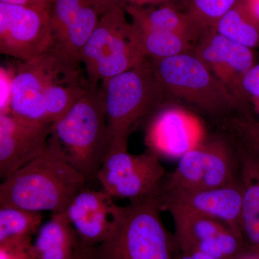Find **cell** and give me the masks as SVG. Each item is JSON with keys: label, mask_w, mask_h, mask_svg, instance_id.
<instances>
[{"label": "cell", "mask_w": 259, "mask_h": 259, "mask_svg": "<svg viewBox=\"0 0 259 259\" xmlns=\"http://www.w3.org/2000/svg\"><path fill=\"white\" fill-rule=\"evenodd\" d=\"M111 142L103 90L90 87L53 125L48 148L89 181L97 179Z\"/></svg>", "instance_id": "cell-1"}, {"label": "cell", "mask_w": 259, "mask_h": 259, "mask_svg": "<svg viewBox=\"0 0 259 259\" xmlns=\"http://www.w3.org/2000/svg\"><path fill=\"white\" fill-rule=\"evenodd\" d=\"M88 182L49 148L44 154L3 181L0 206L42 212H66Z\"/></svg>", "instance_id": "cell-2"}, {"label": "cell", "mask_w": 259, "mask_h": 259, "mask_svg": "<svg viewBox=\"0 0 259 259\" xmlns=\"http://www.w3.org/2000/svg\"><path fill=\"white\" fill-rule=\"evenodd\" d=\"M158 196L130 202L115 233L93 248L97 259H175L177 245L162 221Z\"/></svg>", "instance_id": "cell-3"}, {"label": "cell", "mask_w": 259, "mask_h": 259, "mask_svg": "<svg viewBox=\"0 0 259 259\" xmlns=\"http://www.w3.org/2000/svg\"><path fill=\"white\" fill-rule=\"evenodd\" d=\"M153 73L165 95L181 99L201 111L223 116L242 106L193 51L163 58H150Z\"/></svg>", "instance_id": "cell-4"}, {"label": "cell", "mask_w": 259, "mask_h": 259, "mask_svg": "<svg viewBox=\"0 0 259 259\" xmlns=\"http://www.w3.org/2000/svg\"><path fill=\"white\" fill-rule=\"evenodd\" d=\"M102 89L111 143L127 144L133 131L160 108L165 96L148 58L109 79Z\"/></svg>", "instance_id": "cell-5"}, {"label": "cell", "mask_w": 259, "mask_h": 259, "mask_svg": "<svg viewBox=\"0 0 259 259\" xmlns=\"http://www.w3.org/2000/svg\"><path fill=\"white\" fill-rule=\"evenodd\" d=\"M124 6L108 7L83 47L81 62L85 66L89 87L102 82L132 69L146 59L131 35Z\"/></svg>", "instance_id": "cell-6"}, {"label": "cell", "mask_w": 259, "mask_h": 259, "mask_svg": "<svg viewBox=\"0 0 259 259\" xmlns=\"http://www.w3.org/2000/svg\"><path fill=\"white\" fill-rule=\"evenodd\" d=\"M228 132L206 136L197 147L182 156L175 171L167 175L161 191L204 190L239 180L236 142Z\"/></svg>", "instance_id": "cell-7"}, {"label": "cell", "mask_w": 259, "mask_h": 259, "mask_svg": "<svg viewBox=\"0 0 259 259\" xmlns=\"http://www.w3.org/2000/svg\"><path fill=\"white\" fill-rule=\"evenodd\" d=\"M79 64L53 49L21 61L10 84L8 112L28 122L50 125L46 119V95L56 83L81 76Z\"/></svg>", "instance_id": "cell-8"}, {"label": "cell", "mask_w": 259, "mask_h": 259, "mask_svg": "<svg viewBox=\"0 0 259 259\" xmlns=\"http://www.w3.org/2000/svg\"><path fill=\"white\" fill-rule=\"evenodd\" d=\"M166 176L161 158L156 153L147 149L132 154L127 151V145L111 144L97 180L113 198L133 202L159 196Z\"/></svg>", "instance_id": "cell-9"}, {"label": "cell", "mask_w": 259, "mask_h": 259, "mask_svg": "<svg viewBox=\"0 0 259 259\" xmlns=\"http://www.w3.org/2000/svg\"><path fill=\"white\" fill-rule=\"evenodd\" d=\"M50 10L0 3V52L26 61L54 49Z\"/></svg>", "instance_id": "cell-10"}, {"label": "cell", "mask_w": 259, "mask_h": 259, "mask_svg": "<svg viewBox=\"0 0 259 259\" xmlns=\"http://www.w3.org/2000/svg\"><path fill=\"white\" fill-rule=\"evenodd\" d=\"M175 225L178 249L217 259H238L246 253L243 238L214 218L178 207H168Z\"/></svg>", "instance_id": "cell-11"}, {"label": "cell", "mask_w": 259, "mask_h": 259, "mask_svg": "<svg viewBox=\"0 0 259 259\" xmlns=\"http://www.w3.org/2000/svg\"><path fill=\"white\" fill-rule=\"evenodd\" d=\"M194 53L245 109L247 100L242 83L253 67V49L232 41L214 29L204 32L194 46Z\"/></svg>", "instance_id": "cell-12"}, {"label": "cell", "mask_w": 259, "mask_h": 259, "mask_svg": "<svg viewBox=\"0 0 259 259\" xmlns=\"http://www.w3.org/2000/svg\"><path fill=\"white\" fill-rule=\"evenodd\" d=\"M105 190L83 189L66 210L81 245L95 248L112 236L120 226L126 206L117 205Z\"/></svg>", "instance_id": "cell-13"}, {"label": "cell", "mask_w": 259, "mask_h": 259, "mask_svg": "<svg viewBox=\"0 0 259 259\" xmlns=\"http://www.w3.org/2000/svg\"><path fill=\"white\" fill-rule=\"evenodd\" d=\"M158 199L163 211L178 207L214 218L242 237L243 187L240 178L228 185L204 190H162Z\"/></svg>", "instance_id": "cell-14"}, {"label": "cell", "mask_w": 259, "mask_h": 259, "mask_svg": "<svg viewBox=\"0 0 259 259\" xmlns=\"http://www.w3.org/2000/svg\"><path fill=\"white\" fill-rule=\"evenodd\" d=\"M202 122L192 112L180 107L156 112L146 130L148 150L158 157L180 158L206 138Z\"/></svg>", "instance_id": "cell-15"}, {"label": "cell", "mask_w": 259, "mask_h": 259, "mask_svg": "<svg viewBox=\"0 0 259 259\" xmlns=\"http://www.w3.org/2000/svg\"><path fill=\"white\" fill-rule=\"evenodd\" d=\"M52 126L0 115V178L3 181L47 151Z\"/></svg>", "instance_id": "cell-16"}, {"label": "cell", "mask_w": 259, "mask_h": 259, "mask_svg": "<svg viewBox=\"0 0 259 259\" xmlns=\"http://www.w3.org/2000/svg\"><path fill=\"white\" fill-rule=\"evenodd\" d=\"M236 142L243 187L241 233L247 252L259 255V152L230 127Z\"/></svg>", "instance_id": "cell-17"}, {"label": "cell", "mask_w": 259, "mask_h": 259, "mask_svg": "<svg viewBox=\"0 0 259 259\" xmlns=\"http://www.w3.org/2000/svg\"><path fill=\"white\" fill-rule=\"evenodd\" d=\"M35 236L32 248L36 259H74L81 245L65 212L51 213Z\"/></svg>", "instance_id": "cell-18"}, {"label": "cell", "mask_w": 259, "mask_h": 259, "mask_svg": "<svg viewBox=\"0 0 259 259\" xmlns=\"http://www.w3.org/2000/svg\"><path fill=\"white\" fill-rule=\"evenodd\" d=\"M174 4L161 5L158 8L125 5L124 8L132 18L131 23L140 28L173 32L196 44L202 32L185 10L178 9Z\"/></svg>", "instance_id": "cell-19"}, {"label": "cell", "mask_w": 259, "mask_h": 259, "mask_svg": "<svg viewBox=\"0 0 259 259\" xmlns=\"http://www.w3.org/2000/svg\"><path fill=\"white\" fill-rule=\"evenodd\" d=\"M131 35L146 58L163 59L193 51L195 44L187 37L163 30L140 28L131 23Z\"/></svg>", "instance_id": "cell-20"}, {"label": "cell", "mask_w": 259, "mask_h": 259, "mask_svg": "<svg viewBox=\"0 0 259 259\" xmlns=\"http://www.w3.org/2000/svg\"><path fill=\"white\" fill-rule=\"evenodd\" d=\"M41 212L0 206V244L32 241L42 224Z\"/></svg>", "instance_id": "cell-21"}, {"label": "cell", "mask_w": 259, "mask_h": 259, "mask_svg": "<svg viewBox=\"0 0 259 259\" xmlns=\"http://www.w3.org/2000/svg\"><path fill=\"white\" fill-rule=\"evenodd\" d=\"M214 30L245 47L259 48V23L248 13L241 0L221 18Z\"/></svg>", "instance_id": "cell-22"}, {"label": "cell", "mask_w": 259, "mask_h": 259, "mask_svg": "<svg viewBox=\"0 0 259 259\" xmlns=\"http://www.w3.org/2000/svg\"><path fill=\"white\" fill-rule=\"evenodd\" d=\"M238 0H184L185 11L202 34L212 30Z\"/></svg>", "instance_id": "cell-23"}, {"label": "cell", "mask_w": 259, "mask_h": 259, "mask_svg": "<svg viewBox=\"0 0 259 259\" xmlns=\"http://www.w3.org/2000/svg\"><path fill=\"white\" fill-rule=\"evenodd\" d=\"M90 0H54L51 10V25L54 45L72 25L81 8Z\"/></svg>", "instance_id": "cell-24"}, {"label": "cell", "mask_w": 259, "mask_h": 259, "mask_svg": "<svg viewBox=\"0 0 259 259\" xmlns=\"http://www.w3.org/2000/svg\"><path fill=\"white\" fill-rule=\"evenodd\" d=\"M230 125L259 152V123L255 117L250 113L242 114L232 118Z\"/></svg>", "instance_id": "cell-25"}, {"label": "cell", "mask_w": 259, "mask_h": 259, "mask_svg": "<svg viewBox=\"0 0 259 259\" xmlns=\"http://www.w3.org/2000/svg\"><path fill=\"white\" fill-rule=\"evenodd\" d=\"M0 259H36L32 241L0 244Z\"/></svg>", "instance_id": "cell-26"}, {"label": "cell", "mask_w": 259, "mask_h": 259, "mask_svg": "<svg viewBox=\"0 0 259 259\" xmlns=\"http://www.w3.org/2000/svg\"><path fill=\"white\" fill-rule=\"evenodd\" d=\"M247 100L259 98V64H256L245 74L242 83Z\"/></svg>", "instance_id": "cell-27"}, {"label": "cell", "mask_w": 259, "mask_h": 259, "mask_svg": "<svg viewBox=\"0 0 259 259\" xmlns=\"http://www.w3.org/2000/svg\"><path fill=\"white\" fill-rule=\"evenodd\" d=\"M177 0H103L105 10L108 7L116 4L125 5H134V6L146 7L156 6L165 4H173Z\"/></svg>", "instance_id": "cell-28"}, {"label": "cell", "mask_w": 259, "mask_h": 259, "mask_svg": "<svg viewBox=\"0 0 259 259\" xmlns=\"http://www.w3.org/2000/svg\"><path fill=\"white\" fill-rule=\"evenodd\" d=\"M0 3L51 11L54 0H0Z\"/></svg>", "instance_id": "cell-29"}, {"label": "cell", "mask_w": 259, "mask_h": 259, "mask_svg": "<svg viewBox=\"0 0 259 259\" xmlns=\"http://www.w3.org/2000/svg\"><path fill=\"white\" fill-rule=\"evenodd\" d=\"M175 259H217L213 258V257L209 256V255L202 254V253H197L194 251H185L178 249L177 248V252Z\"/></svg>", "instance_id": "cell-30"}, {"label": "cell", "mask_w": 259, "mask_h": 259, "mask_svg": "<svg viewBox=\"0 0 259 259\" xmlns=\"http://www.w3.org/2000/svg\"><path fill=\"white\" fill-rule=\"evenodd\" d=\"M245 8L259 23V0H241Z\"/></svg>", "instance_id": "cell-31"}, {"label": "cell", "mask_w": 259, "mask_h": 259, "mask_svg": "<svg viewBox=\"0 0 259 259\" xmlns=\"http://www.w3.org/2000/svg\"><path fill=\"white\" fill-rule=\"evenodd\" d=\"M74 259H97L94 253L93 248H88L80 245Z\"/></svg>", "instance_id": "cell-32"}, {"label": "cell", "mask_w": 259, "mask_h": 259, "mask_svg": "<svg viewBox=\"0 0 259 259\" xmlns=\"http://www.w3.org/2000/svg\"><path fill=\"white\" fill-rule=\"evenodd\" d=\"M250 101L252 102L253 106H254L255 112L257 115L256 120L259 123V98L253 99V100H250Z\"/></svg>", "instance_id": "cell-33"}, {"label": "cell", "mask_w": 259, "mask_h": 259, "mask_svg": "<svg viewBox=\"0 0 259 259\" xmlns=\"http://www.w3.org/2000/svg\"><path fill=\"white\" fill-rule=\"evenodd\" d=\"M238 259H259V255L254 254V253H249V252H246V253L242 255Z\"/></svg>", "instance_id": "cell-34"}]
</instances>
